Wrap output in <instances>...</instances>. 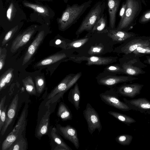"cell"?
<instances>
[{"label":"cell","mask_w":150,"mask_h":150,"mask_svg":"<svg viewBox=\"0 0 150 150\" xmlns=\"http://www.w3.org/2000/svg\"><path fill=\"white\" fill-rule=\"evenodd\" d=\"M127 8L123 20L120 21L116 29L128 31L136 24V21L142 10L141 0H126Z\"/></svg>","instance_id":"obj_4"},{"label":"cell","mask_w":150,"mask_h":150,"mask_svg":"<svg viewBox=\"0 0 150 150\" xmlns=\"http://www.w3.org/2000/svg\"><path fill=\"white\" fill-rule=\"evenodd\" d=\"M146 59L144 61V62L150 65V56L146 55Z\"/></svg>","instance_id":"obj_44"},{"label":"cell","mask_w":150,"mask_h":150,"mask_svg":"<svg viewBox=\"0 0 150 150\" xmlns=\"http://www.w3.org/2000/svg\"><path fill=\"white\" fill-rule=\"evenodd\" d=\"M56 128L54 127L52 128L51 135L52 139L57 144L54 150H72L64 142L59 135Z\"/></svg>","instance_id":"obj_25"},{"label":"cell","mask_w":150,"mask_h":150,"mask_svg":"<svg viewBox=\"0 0 150 150\" xmlns=\"http://www.w3.org/2000/svg\"><path fill=\"white\" fill-rule=\"evenodd\" d=\"M45 34V32L44 30H41L38 33L35 39L28 47L23 58L22 65H24L30 60L42 41Z\"/></svg>","instance_id":"obj_19"},{"label":"cell","mask_w":150,"mask_h":150,"mask_svg":"<svg viewBox=\"0 0 150 150\" xmlns=\"http://www.w3.org/2000/svg\"><path fill=\"white\" fill-rule=\"evenodd\" d=\"M7 105H6L4 107L1 115H0V132L5 122L7 114Z\"/></svg>","instance_id":"obj_40"},{"label":"cell","mask_w":150,"mask_h":150,"mask_svg":"<svg viewBox=\"0 0 150 150\" xmlns=\"http://www.w3.org/2000/svg\"><path fill=\"white\" fill-rule=\"evenodd\" d=\"M38 0L45 1H52L53 0Z\"/></svg>","instance_id":"obj_45"},{"label":"cell","mask_w":150,"mask_h":150,"mask_svg":"<svg viewBox=\"0 0 150 150\" xmlns=\"http://www.w3.org/2000/svg\"><path fill=\"white\" fill-rule=\"evenodd\" d=\"M138 79L131 76H118L103 71L99 73L96 77L98 84L107 86H113L120 83L132 82Z\"/></svg>","instance_id":"obj_8"},{"label":"cell","mask_w":150,"mask_h":150,"mask_svg":"<svg viewBox=\"0 0 150 150\" xmlns=\"http://www.w3.org/2000/svg\"><path fill=\"white\" fill-rule=\"evenodd\" d=\"M18 99V95L17 94L13 98L9 106L7 112L6 120L0 132L1 136L4 134L15 116L17 109Z\"/></svg>","instance_id":"obj_18"},{"label":"cell","mask_w":150,"mask_h":150,"mask_svg":"<svg viewBox=\"0 0 150 150\" xmlns=\"http://www.w3.org/2000/svg\"><path fill=\"white\" fill-rule=\"evenodd\" d=\"M57 115L63 121L71 120L73 119L71 111L66 104L63 102H61L59 104Z\"/></svg>","instance_id":"obj_27"},{"label":"cell","mask_w":150,"mask_h":150,"mask_svg":"<svg viewBox=\"0 0 150 150\" xmlns=\"http://www.w3.org/2000/svg\"><path fill=\"white\" fill-rule=\"evenodd\" d=\"M5 55L4 54L0 55V70L2 68L4 64V60Z\"/></svg>","instance_id":"obj_43"},{"label":"cell","mask_w":150,"mask_h":150,"mask_svg":"<svg viewBox=\"0 0 150 150\" xmlns=\"http://www.w3.org/2000/svg\"><path fill=\"white\" fill-rule=\"evenodd\" d=\"M75 74H70L67 76L48 95L47 99H51L59 93L64 91L68 83Z\"/></svg>","instance_id":"obj_23"},{"label":"cell","mask_w":150,"mask_h":150,"mask_svg":"<svg viewBox=\"0 0 150 150\" xmlns=\"http://www.w3.org/2000/svg\"><path fill=\"white\" fill-rule=\"evenodd\" d=\"M1 5L0 20L5 23H20L26 19V14L16 0H6L5 5Z\"/></svg>","instance_id":"obj_3"},{"label":"cell","mask_w":150,"mask_h":150,"mask_svg":"<svg viewBox=\"0 0 150 150\" xmlns=\"http://www.w3.org/2000/svg\"><path fill=\"white\" fill-rule=\"evenodd\" d=\"M74 52V50L68 53H57L51 55L43 60L37 64L38 66L46 65L52 64L67 57L72 56Z\"/></svg>","instance_id":"obj_22"},{"label":"cell","mask_w":150,"mask_h":150,"mask_svg":"<svg viewBox=\"0 0 150 150\" xmlns=\"http://www.w3.org/2000/svg\"><path fill=\"white\" fill-rule=\"evenodd\" d=\"M115 45L108 33L92 34L88 41L80 48L75 50L78 56H101L113 52Z\"/></svg>","instance_id":"obj_1"},{"label":"cell","mask_w":150,"mask_h":150,"mask_svg":"<svg viewBox=\"0 0 150 150\" xmlns=\"http://www.w3.org/2000/svg\"><path fill=\"white\" fill-rule=\"evenodd\" d=\"M103 9V6L100 2L97 3L92 8L76 31L77 38H79L80 34L84 31L91 32L96 23L101 17Z\"/></svg>","instance_id":"obj_6"},{"label":"cell","mask_w":150,"mask_h":150,"mask_svg":"<svg viewBox=\"0 0 150 150\" xmlns=\"http://www.w3.org/2000/svg\"><path fill=\"white\" fill-rule=\"evenodd\" d=\"M50 112L49 108L43 116L38 126L36 132V136L40 138L46 134L48 131Z\"/></svg>","instance_id":"obj_21"},{"label":"cell","mask_w":150,"mask_h":150,"mask_svg":"<svg viewBox=\"0 0 150 150\" xmlns=\"http://www.w3.org/2000/svg\"><path fill=\"white\" fill-rule=\"evenodd\" d=\"M56 129L60 135L71 142L77 149L79 148V140L77 131L75 128L70 125L63 126L59 124L57 125Z\"/></svg>","instance_id":"obj_12"},{"label":"cell","mask_w":150,"mask_h":150,"mask_svg":"<svg viewBox=\"0 0 150 150\" xmlns=\"http://www.w3.org/2000/svg\"><path fill=\"white\" fill-rule=\"evenodd\" d=\"M150 37L137 35L132 38L114 48L113 52L126 55L132 53L139 47L150 45Z\"/></svg>","instance_id":"obj_7"},{"label":"cell","mask_w":150,"mask_h":150,"mask_svg":"<svg viewBox=\"0 0 150 150\" xmlns=\"http://www.w3.org/2000/svg\"><path fill=\"white\" fill-rule=\"evenodd\" d=\"M37 26H31L22 33L18 35L13 41L11 48L12 52H15L18 49L25 44L35 32Z\"/></svg>","instance_id":"obj_14"},{"label":"cell","mask_w":150,"mask_h":150,"mask_svg":"<svg viewBox=\"0 0 150 150\" xmlns=\"http://www.w3.org/2000/svg\"><path fill=\"white\" fill-rule=\"evenodd\" d=\"M28 143L21 135L18 136L16 140L7 150H26Z\"/></svg>","instance_id":"obj_31"},{"label":"cell","mask_w":150,"mask_h":150,"mask_svg":"<svg viewBox=\"0 0 150 150\" xmlns=\"http://www.w3.org/2000/svg\"><path fill=\"white\" fill-rule=\"evenodd\" d=\"M92 2L90 0L80 5L77 4L71 6L68 5L61 17L57 19L59 29L64 31L76 23L90 6Z\"/></svg>","instance_id":"obj_2"},{"label":"cell","mask_w":150,"mask_h":150,"mask_svg":"<svg viewBox=\"0 0 150 150\" xmlns=\"http://www.w3.org/2000/svg\"><path fill=\"white\" fill-rule=\"evenodd\" d=\"M133 137L128 134H122L118 135L115 138L116 142L123 146H128L131 143Z\"/></svg>","instance_id":"obj_34"},{"label":"cell","mask_w":150,"mask_h":150,"mask_svg":"<svg viewBox=\"0 0 150 150\" xmlns=\"http://www.w3.org/2000/svg\"><path fill=\"white\" fill-rule=\"evenodd\" d=\"M12 71H9L6 72L1 77L0 81V91H1L6 83H9L12 77Z\"/></svg>","instance_id":"obj_36"},{"label":"cell","mask_w":150,"mask_h":150,"mask_svg":"<svg viewBox=\"0 0 150 150\" xmlns=\"http://www.w3.org/2000/svg\"><path fill=\"white\" fill-rule=\"evenodd\" d=\"M139 57L131 53L124 54L119 59V64L124 70V74L133 76L146 73L142 69L147 66L141 61Z\"/></svg>","instance_id":"obj_5"},{"label":"cell","mask_w":150,"mask_h":150,"mask_svg":"<svg viewBox=\"0 0 150 150\" xmlns=\"http://www.w3.org/2000/svg\"><path fill=\"white\" fill-rule=\"evenodd\" d=\"M108 36L112 39L115 45L122 44L129 39L137 36L136 33L116 29H109L108 32Z\"/></svg>","instance_id":"obj_17"},{"label":"cell","mask_w":150,"mask_h":150,"mask_svg":"<svg viewBox=\"0 0 150 150\" xmlns=\"http://www.w3.org/2000/svg\"><path fill=\"white\" fill-rule=\"evenodd\" d=\"M144 85L135 83L124 84L120 86L116 89L117 93L121 96L133 98L139 94Z\"/></svg>","instance_id":"obj_13"},{"label":"cell","mask_w":150,"mask_h":150,"mask_svg":"<svg viewBox=\"0 0 150 150\" xmlns=\"http://www.w3.org/2000/svg\"><path fill=\"white\" fill-rule=\"evenodd\" d=\"M23 85L27 92L30 94L35 95L36 93V88L32 78L28 77L23 81Z\"/></svg>","instance_id":"obj_33"},{"label":"cell","mask_w":150,"mask_h":150,"mask_svg":"<svg viewBox=\"0 0 150 150\" xmlns=\"http://www.w3.org/2000/svg\"><path fill=\"white\" fill-rule=\"evenodd\" d=\"M18 25L11 28L5 36L1 43V46H3L7 42L14 34L18 29Z\"/></svg>","instance_id":"obj_37"},{"label":"cell","mask_w":150,"mask_h":150,"mask_svg":"<svg viewBox=\"0 0 150 150\" xmlns=\"http://www.w3.org/2000/svg\"><path fill=\"white\" fill-rule=\"evenodd\" d=\"M118 95L115 89L111 88L100 93L99 96L102 100L109 106L123 111L131 110L125 102L120 100Z\"/></svg>","instance_id":"obj_9"},{"label":"cell","mask_w":150,"mask_h":150,"mask_svg":"<svg viewBox=\"0 0 150 150\" xmlns=\"http://www.w3.org/2000/svg\"><path fill=\"white\" fill-rule=\"evenodd\" d=\"M149 42H150V37L149 38Z\"/></svg>","instance_id":"obj_46"},{"label":"cell","mask_w":150,"mask_h":150,"mask_svg":"<svg viewBox=\"0 0 150 150\" xmlns=\"http://www.w3.org/2000/svg\"><path fill=\"white\" fill-rule=\"evenodd\" d=\"M123 99L131 110L142 113H150V101L146 98H141L130 100L123 98Z\"/></svg>","instance_id":"obj_15"},{"label":"cell","mask_w":150,"mask_h":150,"mask_svg":"<svg viewBox=\"0 0 150 150\" xmlns=\"http://www.w3.org/2000/svg\"><path fill=\"white\" fill-rule=\"evenodd\" d=\"M135 56L141 57L150 54V45L139 47L131 53Z\"/></svg>","instance_id":"obj_35"},{"label":"cell","mask_w":150,"mask_h":150,"mask_svg":"<svg viewBox=\"0 0 150 150\" xmlns=\"http://www.w3.org/2000/svg\"><path fill=\"white\" fill-rule=\"evenodd\" d=\"M150 21V9L144 12L140 17L139 22L141 24L146 23Z\"/></svg>","instance_id":"obj_39"},{"label":"cell","mask_w":150,"mask_h":150,"mask_svg":"<svg viewBox=\"0 0 150 150\" xmlns=\"http://www.w3.org/2000/svg\"><path fill=\"white\" fill-rule=\"evenodd\" d=\"M109 30L107 27L106 19L103 15L102 16L94 26L91 33H107Z\"/></svg>","instance_id":"obj_28"},{"label":"cell","mask_w":150,"mask_h":150,"mask_svg":"<svg viewBox=\"0 0 150 150\" xmlns=\"http://www.w3.org/2000/svg\"><path fill=\"white\" fill-rule=\"evenodd\" d=\"M68 99L69 101L73 105L76 110H78L80 108L81 93L77 83H75L74 88L71 89L69 92Z\"/></svg>","instance_id":"obj_24"},{"label":"cell","mask_w":150,"mask_h":150,"mask_svg":"<svg viewBox=\"0 0 150 150\" xmlns=\"http://www.w3.org/2000/svg\"><path fill=\"white\" fill-rule=\"evenodd\" d=\"M121 0H108L109 17V29L115 28L116 13Z\"/></svg>","instance_id":"obj_20"},{"label":"cell","mask_w":150,"mask_h":150,"mask_svg":"<svg viewBox=\"0 0 150 150\" xmlns=\"http://www.w3.org/2000/svg\"><path fill=\"white\" fill-rule=\"evenodd\" d=\"M82 75L81 72L75 74L72 78L70 81L67 86L66 89L64 91L58 93L51 99V102L54 103L56 102L61 98H62L64 94L74 84L76 83L77 81L81 77Z\"/></svg>","instance_id":"obj_29"},{"label":"cell","mask_w":150,"mask_h":150,"mask_svg":"<svg viewBox=\"0 0 150 150\" xmlns=\"http://www.w3.org/2000/svg\"><path fill=\"white\" fill-rule=\"evenodd\" d=\"M6 99V96H4L2 98L0 101V115H1L2 111L4 107V105Z\"/></svg>","instance_id":"obj_42"},{"label":"cell","mask_w":150,"mask_h":150,"mask_svg":"<svg viewBox=\"0 0 150 150\" xmlns=\"http://www.w3.org/2000/svg\"><path fill=\"white\" fill-rule=\"evenodd\" d=\"M68 59L74 62L80 63L83 61H86L85 64L88 66L107 65L115 62L118 59L117 57H102L92 56L89 57H78L73 54Z\"/></svg>","instance_id":"obj_10"},{"label":"cell","mask_w":150,"mask_h":150,"mask_svg":"<svg viewBox=\"0 0 150 150\" xmlns=\"http://www.w3.org/2000/svg\"><path fill=\"white\" fill-rule=\"evenodd\" d=\"M35 86L37 92L41 93L43 91L45 86V82L42 77H38L35 79Z\"/></svg>","instance_id":"obj_38"},{"label":"cell","mask_w":150,"mask_h":150,"mask_svg":"<svg viewBox=\"0 0 150 150\" xmlns=\"http://www.w3.org/2000/svg\"><path fill=\"white\" fill-rule=\"evenodd\" d=\"M25 7L31 8L38 14L46 19H50L55 15L54 11L49 6L44 5L35 4L26 0H23L22 2Z\"/></svg>","instance_id":"obj_16"},{"label":"cell","mask_w":150,"mask_h":150,"mask_svg":"<svg viewBox=\"0 0 150 150\" xmlns=\"http://www.w3.org/2000/svg\"><path fill=\"white\" fill-rule=\"evenodd\" d=\"M108 113L114 117L125 124L128 126L136 122V120L132 117L119 112L109 111Z\"/></svg>","instance_id":"obj_30"},{"label":"cell","mask_w":150,"mask_h":150,"mask_svg":"<svg viewBox=\"0 0 150 150\" xmlns=\"http://www.w3.org/2000/svg\"><path fill=\"white\" fill-rule=\"evenodd\" d=\"M103 71L115 74H124V70L120 64H110L105 67Z\"/></svg>","instance_id":"obj_32"},{"label":"cell","mask_w":150,"mask_h":150,"mask_svg":"<svg viewBox=\"0 0 150 150\" xmlns=\"http://www.w3.org/2000/svg\"><path fill=\"white\" fill-rule=\"evenodd\" d=\"M83 116L87 123L88 129L92 134L96 130L99 133L102 127L99 115L98 112L89 103H87L83 111Z\"/></svg>","instance_id":"obj_11"},{"label":"cell","mask_w":150,"mask_h":150,"mask_svg":"<svg viewBox=\"0 0 150 150\" xmlns=\"http://www.w3.org/2000/svg\"><path fill=\"white\" fill-rule=\"evenodd\" d=\"M92 33L88 32L83 37L74 39L68 44L67 50H75L82 47L88 41Z\"/></svg>","instance_id":"obj_26"},{"label":"cell","mask_w":150,"mask_h":150,"mask_svg":"<svg viewBox=\"0 0 150 150\" xmlns=\"http://www.w3.org/2000/svg\"><path fill=\"white\" fill-rule=\"evenodd\" d=\"M127 6V4L126 2H124L120 11L119 15L120 17V21H122L124 18Z\"/></svg>","instance_id":"obj_41"}]
</instances>
